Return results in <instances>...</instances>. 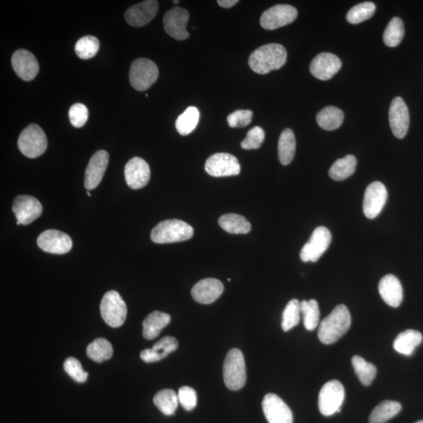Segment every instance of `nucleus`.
Returning a JSON list of instances; mask_svg holds the SVG:
<instances>
[{"label": "nucleus", "mask_w": 423, "mask_h": 423, "mask_svg": "<svg viewBox=\"0 0 423 423\" xmlns=\"http://www.w3.org/2000/svg\"><path fill=\"white\" fill-rule=\"evenodd\" d=\"M287 61V51L283 46L270 43L261 46L252 53L249 58V65L256 74L266 75L279 70Z\"/></svg>", "instance_id": "f257e3e1"}, {"label": "nucleus", "mask_w": 423, "mask_h": 423, "mask_svg": "<svg viewBox=\"0 0 423 423\" xmlns=\"http://www.w3.org/2000/svg\"><path fill=\"white\" fill-rule=\"evenodd\" d=\"M352 325V316L345 305L336 306L319 326V338L325 345H332L345 335Z\"/></svg>", "instance_id": "f03ea898"}, {"label": "nucleus", "mask_w": 423, "mask_h": 423, "mask_svg": "<svg viewBox=\"0 0 423 423\" xmlns=\"http://www.w3.org/2000/svg\"><path fill=\"white\" fill-rule=\"evenodd\" d=\"M194 235V229L181 220L160 222L151 231V239L157 244H169L188 241Z\"/></svg>", "instance_id": "7ed1b4c3"}, {"label": "nucleus", "mask_w": 423, "mask_h": 423, "mask_svg": "<svg viewBox=\"0 0 423 423\" xmlns=\"http://www.w3.org/2000/svg\"><path fill=\"white\" fill-rule=\"evenodd\" d=\"M223 380L231 391H239L247 382V367L240 349H230L226 356L223 368Z\"/></svg>", "instance_id": "20e7f679"}, {"label": "nucleus", "mask_w": 423, "mask_h": 423, "mask_svg": "<svg viewBox=\"0 0 423 423\" xmlns=\"http://www.w3.org/2000/svg\"><path fill=\"white\" fill-rule=\"evenodd\" d=\"M18 145L24 155L35 158L45 153L48 145V138L39 125L31 124L22 132Z\"/></svg>", "instance_id": "39448f33"}, {"label": "nucleus", "mask_w": 423, "mask_h": 423, "mask_svg": "<svg viewBox=\"0 0 423 423\" xmlns=\"http://www.w3.org/2000/svg\"><path fill=\"white\" fill-rule=\"evenodd\" d=\"M100 310L102 319L112 328L122 326L127 319V304L116 291L106 293L102 300Z\"/></svg>", "instance_id": "423d86ee"}, {"label": "nucleus", "mask_w": 423, "mask_h": 423, "mask_svg": "<svg viewBox=\"0 0 423 423\" xmlns=\"http://www.w3.org/2000/svg\"><path fill=\"white\" fill-rule=\"evenodd\" d=\"M160 75L155 62L146 58H138L131 64L130 82L137 91H145L153 85Z\"/></svg>", "instance_id": "0eeeda50"}, {"label": "nucleus", "mask_w": 423, "mask_h": 423, "mask_svg": "<svg viewBox=\"0 0 423 423\" xmlns=\"http://www.w3.org/2000/svg\"><path fill=\"white\" fill-rule=\"evenodd\" d=\"M345 399V389L338 380H331L321 389L319 396V407L323 415L330 416L341 411Z\"/></svg>", "instance_id": "6e6552de"}, {"label": "nucleus", "mask_w": 423, "mask_h": 423, "mask_svg": "<svg viewBox=\"0 0 423 423\" xmlns=\"http://www.w3.org/2000/svg\"><path fill=\"white\" fill-rule=\"evenodd\" d=\"M332 234L326 227L317 228L310 240L301 249L300 259L303 262L315 263L325 254L331 244Z\"/></svg>", "instance_id": "1a4fd4ad"}, {"label": "nucleus", "mask_w": 423, "mask_h": 423, "mask_svg": "<svg viewBox=\"0 0 423 423\" xmlns=\"http://www.w3.org/2000/svg\"><path fill=\"white\" fill-rule=\"evenodd\" d=\"M298 16L294 6L279 4L263 12L261 18V25L264 29L275 30L293 23Z\"/></svg>", "instance_id": "9d476101"}, {"label": "nucleus", "mask_w": 423, "mask_h": 423, "mask_svg": "<svg viewBox=\"0 0 423 423\" xmlns=\"http://www.w3.org/2000/svg\"><path fill=\"white\" fill-rule=\"evenodd\" d=\"M388 197L385 185L376 181L369 184L363 200V211L368 219L377 217L384 207Z\"/></svg>", "instance_id": "9b49d317"}, {"label": "nucleus", "mask_w": 423, "mask_h": 423, "mask_svg": "<svg viewBox=\"0 0 423 423\" xmlns=\"http://www.w3.org/2000/svg\"><path fill=\"white\" fill-rule=\"evenodd\" d=\"M207 174L212 176L222 177L237 176L240 174L239 160L228 153H216L211 155L204 165Z\"/></svg>", "instance_id": "f8f14e48"}, {"label": "nucleus", "mask_w": 423, "mask_h": 423, "mask_svg": "<svg viewBox=\"0 0 423 423\" xmlns=\"http://www.w3.org/2000/svg\"><path fill=\"white\" fill-rule=\"evenodd\" d=\"M37 244L44 252L57 255L68 254L74 246L71 237L57 230L43 231L38 237Z\"/></svg>", "instance_id": "ddd939ff"}, {"label": "nucleus", "mask_w": 423, "mask_h": 423, "mask_svg": "<svg viewBox=\"0 0 423 423\" xmlns=\"http://www.w3.org/2000/svg\"><path fill=\"white\" fill-rule=\"evenodd\" d=\"M12 210L15 214L17 221L22 226H29L43 214V207L37 198L30 195H19L14 203Z\"/></svg>", "instance_id": "4468645a"}, {"label": "nucleus", "mask_w": 423, "mask_h": 423, "mask_svg": "<svg viewBox=\"0 0 423 423\" xmlns=\"http://www.w3.org/2000/svg\"><path fill=\"white\" fill-rule=\"evenodd\" d=\"M262 408L269 423L293 422L292 411L286 403L275 394H268L264 396Z\"/></svg>", "instance_id": "2eb2a0df"}, {"label": "nucleus", "mask_w": 423, "mask_h": 423, "mask_svg": "<svg viewBox=\"0 0 423 423\" xmlns=\"http://www.w3.org/2000/svg\"><path fill=\"white\" fill-rule=\"evenodd\" d=\"M188 20L187 10L181 8L171 9L163 18L165 31L176 41H185L190 36L186 29Z\"/></svg>", "instance_id": "dca6fc26"}, {"label": "nucleus", "mask_w": 423, "mask_h": 423, "mask_svg": "<svg viewBox=\"0 0 423 423\" xmlns=\"http://www.w3.org/2000/svg\"><path fill=\"white\" fill-rule=\"evenodd\" d=\"M389 125L394 135L398 139L404 138L409 128V112L404 100L396 97L391 102L389 111Z\"/></svg>", "instance_id": "f3484780"}, {"label": "nucleus", "mask_w": 423, "mask_h": 423, "mask_svg": "<svg viewBox=\"0 0 423 423\" xmlns=\"http://www.w3.org/2000/svg\"><path fill=\"white\" fill-rule=\"evenodd\" d=\"M342 67L340 59L331 53L317 55L310 65V74L320 81L332 78Z\"/></svg>", "instance_id": "a211bd4d"}, {"label": "nucleus", "mask_w": 423, "mask_h": 423, "mask_svg": "<svg viewBox=\"0 0 423 423\" xmlns=\"http://www.w3.org/2000/svg\"><path fill=\"white\" fill-rule=\"evenodd\" d=\"M124 174L125 181L132 189H141L146 186L150 181V167L141 158H132L125 165Z\"/></svg>", "instance_id": "6ab92c4d"}, {"label": "nucleus", "mask_w": 423, "mask_h": 423, "mask_svg": "<svg viewBox=\"0 0 423 423\" xmlns=\"http://www.w3.org/2000/svg\"><path fill=\"white\" fill-rule=\"evenodd\" d=\"M109 162L107 151L100 150L92 156L85 173V188L88 190L95 189L102 182Z\"/></svg>", "instance_id": "aec40b11"}, {"label": "nucleus", "mask_w": 423, "mask_h": 423, "mask_svg": "<svg viewBox=\"0 0 423 423\" xmlns=\"http://www.w3.org/2000/svg\"><path fill=\"white\" fill-rule=\"evenodd\" d=\"M11 64L18 76L25 81H33L39 71L37 59L26 50H17L12 56Z\"/></svg>", "instance_id": "412c9836"}, {"label": "nucleus", "mask_w": 423, "mask_h": 423, "mask_svg": "<svg viewBox=\"0 0 423 423\" xmlns=\"http://www.w3.org/2000/svg\"><path fill=\"white\" fill-rule=\"evenodd\" d=\"M158 11V3L155 0H146L131 6L125 12V21L134 27H143L155 18Z\"/></svg>", "instance_id": "4be33fe9"}, {"label": "nucleus", "mask_w": 423, "mask_h": 423, "mask_svg": "<svg viewBox=\"0 0 423 423\" xmlns=\"http://www.w3.org/2000/svg\"><path fill=\"white\" fill-rule=\"evenodd\" d=\"M223 285L220 280L206 279L195 284L191 289V296L197 303L210 304L219 298L223 292Z\"/></svg>", "instance_id": "5701e85b"}, {"label": "nucleus", "mask_w": 423, "mask_h": 423, "mask_svg": "<svg viewBox=\"0 0 423 423\" xmlns=\"http://www.w3.org/2000/svg\"><path fill=\"white\" fill-rule=\"evenodd\" d=\"M379 292L387 305L398 307L403 300V289L398 277L387 275L382 277L379 284Z\"/></svg>", "instance_id": "b1692460"}, {"label": "nucleus", "mask_w": 423, "mask_h": 423, "mask_svg": "<svg viewBox=\"0 0 423 423\" xmlns=\"http://www.w3.org/2000/svg\"><path fill=\"white\" fill-rule=\"evenodd\" d=\"M179 347L178 341L172 336H165L155 343L151 349H144L141 353V359L146 363H154L162 359L174 352Z\"/></svg>", "instance_id": "393cba45"}, {"label": "nucleus", "mask_w": 423, "mask_h": 423, "mask_svg": "<svg viewBox=\"0 0 423 423\" xmlns=\"http://www.w3.org/2000/svg\"><path fill=\"white\" fill-rule=\"evenodd\" d=\"M171 317L167 313L160 312L151 313L143 321L144 338L148 340L157 338L162 330L169 325Z\"/></svg>", "instance_id": "a878e982"}, {"label": "nucleus", "mask_w": 423, "mask_h": 423, "mask_svg": "<svg viewBox=\"0 0 423 423\" xmlns=\"http://www.w3.org/2000/svg\"><path fill=\"white\" fill-rule=\"evenodd\" d=\"M422 335L415 330L408 329L400 333L394 342L396 352L406 356L412 355L416 347L421 345Z\"/></svg>", "instance_id": "bb28decb"}, {"label": "nucleus", "mask_w": 423, "mask_h": 423, "mask_svg": "<svg viewBox=\"0 0 423 423\" xmlns=\"http://www.w3.org/2000/svg\"><path fill=\"white\" fill-rule=\"evenodd\" d=\"M316 118L317 124L321 129L332 131L341 127L345 120V114L341 109L334 106H328L319 111Z\"/></svg>", "instance_id": "cd10ccee"}, {"label": "nucleus", "mask_w": 423, "mask_h": 423, "mask_svg": "<svg viewBox=\"0 0 423 423\" xmlns=\"http://www.w3.org/2000/svg\"><path fill=\"white\" fill-rule=\"evenodd\" d=\"M296 153V137L293 131L290 129L284 130L279 137V157L283 166L292 162Z\"/></svg>", "instance_id": "c85d7f7f"}, {"label": "nucleus", "mask_w": 423, "mask_h": 423, "mask_svg": "<svg viewBox=\"0 0 423 423\" xmlns=\"http://www.w3.org/2000/svg\"><path fill=\"white\" fill-rule=\"evenodd\" d=\"M220 226L227 233L235 235H246L251 230L250 223L244 216L228 214L223 215L219 219Z\"/></svg>", "instance_id": "c756f323"}, {"label": "nucleus", "mask_w": 423, "mask_h": 423, "mask_svg": "<svg viewBox=\"0 0 423 423\" xmlns=\"http://www.w3.org/2000/svg\"><path fill=\"white\" fill-rule=\"evenodd\" d=\"M356 160L352 155H348L345 158L336 160L330 168L328 174L333 180L341 181L347 179L352 176L356 170Z\"/></svg>", "instance_id": "7c9ffc66"}, {"label": "nucleus", "mask_w": 423, "mask_h": 423, "mask_svg": "<svg viewBox=\"0 0 423 423\" xmlns=\"http://www.w3.org/2000/svg\"><path fill=\"white\" fill-rule=\"evenodd\" d=\"M401 410V405L398 401H384L376 406L369 416V423H385L394 417Z\"/></svg>", "instance_id": "2f4dec72"}, {"label": "nucleus", "mask_w": 423, "mask_h": 423, "mask_svg": "<svg viewBox=\"0 0 423 423\" xmlns=\"http://www.w3.org/2000/svg\"><path fill=\"white\" fill-rule=\"evenodd\" d=\"M153 402L158 410L166 415H174L179 404L177 394L170 389L158 392L154 396Z\"/></svg>", "instance_id": "473e14b6"}, {"label": "nucleus", "mask_w": 423, "mask_h": 423, "mask_svg": "<svg viewBox=\"0 0 423 423\" xmlns=\"http://www.w3.org/2000/svg\"><path fill=\"white\" fill-rule=\"evenodd\" d=\"M200 111L193 106L188 108L183 113L177 118L176 128L182 136H187L195 130L198 122H200Z\"/></svg>", "instance_id": "72a5a7b5"}, {"label": "nucleus", "mask_w": 423, "mask_h": 423, "mask_svg": "<svg viewBox=\"0 0 423 423\" xmlns=\"http://www.w3.org/2000/svg\"><path fill=\"white\" fill-rule=\"evenodd\" d=\"M87 354L92 361L102 363L111 358L113 355V348L109 340L97 338L88 345Z\"/></svg>", "instance_id": "f704fd0d"}, {"label": "nucleus", "mask_w": 423, "mask_h": 423, "mask_svg": "<svg viewBox=\"0 0 423 423\" xmlns=\"http://www.w3.org/2000/svg\"><path fill=\"white\" fill-rule=\"evenodd\" d=\"M300 312L303 316L304 327L308 331H313L320 321V310L319 303L315 300L300 302Z\"/></svg>", "instance_id": "c9c22d12"}, {"label": "nucleus", "mask_w": 423, "mask_h": 423, "mask_svg": "<svg viewBox=\"0 0 423 423\" xmlns=\"http://www.w3.org/2000/svg\"><path fill=\"white\" fill-rule=\"evenodd\" d=\"M352 366L362 384L366 387L371 385L377 373V368L373 363L366 361L360 356H354Z\"/></svg>", "instance_id": "e433bc0d"}, {"label": "nucleus", "mask_w": 423, "mask_h": 423, "mask_svg": "<svg viewBox=\"0 0 423 423\" xmlns=\"http://www.w3.org/2000/svg\"><path fill=\"white\" fill-rule=\"evenodd\" d=\"M405 36V26L400 18H394L387 26L383 34V41L389 48H396Z\"/></svg>", "instance_id": "4c0bfd02"}, {"label": "nucleus", "mask_w": 423, "mask_h": 423, "mask_svg": "<svg viewBox=\"0 0 423 423\" xmlns=\"http://www.w3.org/2000/svg\"><path fill=\"white\" fill-rule=\"evenodd\" d=\"M300 314V302L296 299L291 300L282 314V328L283 331L288 332L298 325Z\"/></svg>", "instance_id": "58836bf2"}, {"label": "nucleus", "mask_w": 423, "mask_h": 423, "mask_svg": "<svg viewBox=\"0 0 423 423\" xmlns=\"http://www.w3.org/2000/svg\"><path fill=\"white\" fill-rule=\"evenodd\" d=\"M100 48V43L95 36H88L78 39L75 46L76 54L83 60L94 57Z\"/></svg>", "instance_id": "ea45409f"}, {"label": "nucleus", "mask_w": 423, "mask_h": 423, "mask_svg": "<svg viewBox=\"0 0 423 423\" xmlns=\"http://www.w3.org/2000/svg\"><path fill=\"white\" fill-rule=\"evenodd\" d=\"M376 6L373 2H365L356 5L347 15V22L356 25L371 18L375 12Z\"/></svg>", "instance_id": "a19ab883"}, {"label": "nucleus", "mask_w": 423, "mask_h": 423, "mask_svg": "<svg viewBox=\"0 0 423 423\" xmlns=\"http://www.w3.org/2000/svg\"><path fill=\"white\" fill-rule=\"evenodd\" d=\"M64 369L65 373L77 382H85L88 378V373L84 371L81 361L74 356L65 360Z\"/></svg>", "instance_id": "79ce46f5"}, {"label": "nucleus", "mask_w": 423, "mask_h": 423, "mask_svg": "<svg viewBox=\"0 0 423 423\" xmlns=\"http://www.w3.org/2000/svg\"><path fill=\"white\" fill-rule=\"evenodd\" d=\"M69 116L70 122L74 127H83L87 123L89 117L87 106L81 103L72 105L69 112Z\"/></svg>", "instance_id": "37998d69"}, {"label": "nucleus", "mask_w": 423, "mask_h": 423, "mask_svg": "<svg viewBox=\"0 0 423 423\" xmlns=\"http://www.w3.org/2000/svg\"><path fill=\"white\" fill-rule=\"evenodd\" d=\"M265 138V133L262 128L256 127L251 129L247 137L241 143V147L244 150L258 149L261 146Z\"/></svg>", "instance_id": "c03bdc74"}, {"label": "nucleus", "mask_w": 423, "mask_h": 423, "mask_svg": "<svg viewBox=\"0 0 423 423\" xmlns=\"http://www.w3.org/2000/svg\"><path fill=\"white\" fill-rule=\"evenodd\" d=\"M254 113L250 110H237L228 116V123L231 128L246 127L252 121Z\"/></svg>", "instance_id": "a18cd8bd"}, {"label": "nucleus", "mask_w": 423, "mask_h": 423, "mask_svg": "<svg viewBox=\"0 0 423 423\" xmlns=\"http://www.w3.org/2000/svg\"><path fill=\"white\" fill-rule=\"evenodd\" d=\"M177 396L180 404L187 411H191V410H193L196 407L197 401V394L193 388L182 387L179 389Z\"/></svg>", "instance_id": "49530a36"}, {"label": "nucleus", "mask_w": 423, "mask_h": 423, "mask_svg": "<svg viewBox=\"0 0 423 423\" xmlns=\"http://www.w3.org/2000/svg\"><path fill=\"white\" fill-rule=\"evenodd\" d=\"M239 1L237 0H218L217 4L221 6V8L229 9L233 8Z\"/></svg>", "instance_id": "de8ad7c7"}, {"label": "nucleus", "mask_w": 423, "mask_h": 423, "mask_svg": "<svg viewBox=\"0 0 423 423\" xmlns=\"http://www.w3.org/2000/svg\"><path fill=\"white\" fill-rule=\"evenodd\" d=\"M415 423H423V420L418 421L417 422H415Z\"/></svg>", "instance_id": "09e8293b"}, {"label": "nucleus", "mask_w": 423, "mask_h": 423, "mask_svg": "<svg viewBox=\"0 0 423 423\" xmlns=\"http://www.w3.org/2000/svg\"><path fill=\"white\" fill-rule=\"evenodd\" d=\"M174 3L175 4H179V3H180V1H174Z\"/></svg>", "instance_id": "8fccbe9b"}, {"label": "nucleus", "mask_w": 423, "mask_h": 423, "mask_svg": "<svg viewBox=\"0 0 423 423\" xmlns=\"http://www.w3.org/2000/svg\"><path fill=\"white\" fill-rule=\"evenodd\" d=\"M88 196H91V194L90 193V191H89V190L88 191Z\"/></svg>", "instance_id": "3c124183"}]
</instances>
